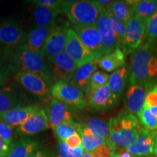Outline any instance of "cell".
Wrapping results in <instances>:
<instances>
[{
  "instance_id": "6da1fadb",
  "label": "cell",
  "mask_w": 157,
  "mask_h": 157,
  "mask_svg": "<svg viewBox=\"0 0 157 157\" xmlns=\"http://www.w3.org/2000/svg\"><path fill=\"white\" fill-rule=\"evenodd\" d=\"M129 82L148 90L157 85V48L154 43L146 41L132 53Z\"/></svg>"
},
{
  "instance_id": "7a4b0ae2",
  "label": "cell",
  "mask_w": 157,
  "mask_h": 157,
  "mask_svg": "<svg viewBox=\"0 0 157 157\" xmlns=\"http://www.w3.org/2000/svg\"><path fill=\"white\" fill-rule=\"evenodd\" d=\"M110 138L114 151L125 149L138 137L140 123L135 115L122 110L109 121Z\"/></svg>"
},
{
  "instance_id": "3957f363",
  "label": "cell",
  "mask_w": 157,
  "mask_h": 157,
  "mask_svg": "<svg viewBox=\"0 0 157 157\" xmlns=\"http://www.w3.org/2000/svg\"><path fill=\"white\" fill-rule=\"evenodd\" d=\"M6 52L8 54L10 61L14 66L15 72H31L52 80L50 64L45 61L44 57L41 52L29 50L24 44L11 52Z\"/></svg>"
},
{
  "instance_id": "277c9868",
  "label": "cell",
  "mask_w": 157,
  "mask_h": 157,
  "mask_svg": "<svg viewBox=\"0 0 157 157\" xmlns=\"http://www.w3.org/2000/svg\"><path fill=\"white\" fill-rule=\"evenodd\" d=\"M68 20L76 26H97L103 10L97 1H63L62 7Z\"/></svg>"
},
{
  "instance_id": "5b68a950",
  "label": "cell",
  "mask_w": 157,
  "mask_h": 157,
  "mask_svg": "<svg viewBox=\"0 0 157 157\" xmlns=\"http://www.w3.org/2000/svg\"><path fill=\"white\" fill-rule=\"evenodd\" d=\"M51 95L66 104L72 111H81L87 106V98L83 93L70 82H56L51 89Z\"/></svg>"
},
{
  "instance_id": "8992f818",
  "label": "cell",
  "mask_w": 157,
  "mask_h": 157,
  "mask_svg": "<svg viewBox=\"0 0 157 157\" xmlns=\"http://www.w3.org/2000/svg\"><path fill=\"white\" fill-rule=\"evenodd\" d=\"M13 79L22 86L27 92L39 98H48L51 94L52 80L40 74L27 71H17Z\"/></svg>"
},
{
  "instance_id": "52a82bcc",
  "label": "cell",
  "mask_w": 157,
  "mask_h": 157,
  "mask_svg": "<svg viewBox=\"0 0 157 157\" xmlns=\"http://www.w3.org/2000/svg\"><path fill=\"white\" fill-rule=\"evenodd\" d=\"M27 35L19 25L10 18H0V47L6 52L18 48L25 44Z\"/></svg>"
},
{
  "instance_id": "ba28073f",
  "label": "cell",
  "mask_w": 157,
  "mask_h": 157,
  "mask_svg": "<svg viewBox=\"0 0 157 157\" xmlns=\"http://www.w3.org/2000/svg\"><path fill=\"white\" fill-rule=\"evenodd\" d=\"M50 64L52 80L69 82L77 69L76 63L65 51L47 58Z\"/></svg>"
},
{
  "instance_id": "9c48e42d",
  "label": "cell",
  "mask_w": 157,
  "mask_h": 157,
  "mask_svg": "<svg viewBox=\"0 0 157 157\" xmlns=\"http://www.w3.org/2000/svg\"><path fill=\"white\" fill-rule=\"evenodd\" d=\"M146 38V23L134 15L127 24L126 36L122 48L125 55L135 52L143 44Z\"/></svg>"
},
{
  "instance_id": "30bf717a",
  "label": "cell",
  "mask_w": 157,
  "mask_h": 157,
  "mask_svg": "<svg viewBox=\"0 0 157 157\" xmlns=\"http://www.w3.org/2000/svg\"><path fill=\"white\" fill-rule=\"evenodd\" d=\"M73 29L82 44L93 55L95 60H99L104 56L101 36L97 26H76Z\"/></svg>"
},
{
  "instance_id": "8fae6325",
  "label": "cell",
  "mask_w": 157,
  "mask_h": 157,
  "mask_svg": "<svg viewBox=\"0 0 157 157\" xmlns=\"http://www.w3.org/2000/svg\"><path fill=\"white\" fill-rule=\"evenodd\" d=\"M110 4L111 3L103 5L100 4L102 7L103 12H102L97 23V29L99 31L100 36H101L104 56L111 53L117 49H120L117 37L113 32L112 25H111L106 13V9L109 7Z\"/></svg>"
},
{
  "instance_id": "7c38bea8",
  "label": "cell",
  "mask_w": 157,
  "mask_h": 157,
  "mask_svg": "<svg viewBox=\"0 0 157 157\" xmlns=\"http://www.w3.org/2000/svg\"><path fill=\"white\" fill-rule=\"evenodd\" d=\"M64 51L73 59L78 68L95 60L72 29H68L67 42Z\"/></svg>"
},
{
  "instance_id": "4fadbf2b",
  "label": "cell",
  "mask_w": 157,
  "mask_h": 157,
  "mask_svg": "<svg viewBox=\"0 0 157 157\" xmlns=\"http://www.w3.org/2000/svg\"><path fill=\"white\" fill-rule=\"evenodd\" d=\"M157 132L142 127L138 137L132 144L125 150L135 157H146L154 153Z\"/></svg>"
},
{
  "instance_id": "5bb4252c",
  "label": "cell",
  "mask_w": 157,
  "mask_h": 157,
  "mask_svg": "<svg viewBox=\"0 0 157 157\" xmlns=\"http://www.w3.org/2000/svg\"><path fill=\"white\" fill-rule=\"evenodd\" d=\"M26 101L24 92L16 84H10L0 87V113L25 106Z\"/></svg>"
},
{
  "instance_id": "9a60e30c",
  "label": "cell",
  "mask_w": 157,
  "mask_h": 157,
  "mask_svg": "<svg viewBox=\"0 0 157 157\" xmlns=\"http://www.w3.org/2000/svg\"><path fill=\"white\" fill-rule=\"evenodd\" d=\"M87 101L88 109L95 112H105L109 111L119 102L113 97L108 84L90 94Z\"/></svg>"
},
{
  "instance_id": "2e32d148",
  "label": "cell",
  "mask_w": 157,
  "mask_h": 157,
  "mask_svg": "<svg viewBox=\"0 0 157 157\" xmlns=\"http://www.w3.org/2000/svg\"><path fill=\"white\" fill-rule=\"evenodd\" d=\"M49 125L52 129L63 123L74 121L72 110L56 98H52L46 109Z\"/></svg>"
},
{
  "instance_id": "e0dca14e",
  "label": "cell",
  "mask_w": 157,
  "mask_h": 157,
  "mask_svg": "<svg viewBox=\"0 0 157 157\" xmlns=\"http://www.w3.org/2000/svg\"><path fill=\"white\" fill-rule=\"evenodd\" d=\"M148 92L142 86L129 85L124 98L125 110L134 115L138 114L144 107Z\"/></svg>"
},
{
  "instance_id": "ac0fdd59",
  "label": "cell",
  "mask_w": 157,
  "mask_h": 157,
  "mask_svg": "<svg viewBox=\"0 0 157 157\" xmlns=\"http://www.w3.org/2000/svg\"><path fill=\"white\" fill-rule=\"evenodd\" d=\"M68 29L63 26H56L42 50V54L44 58H50L63 52L67 42Z\"/></svg>"
},
{
  "instance_id": "d6986e66",
  "label": "cell",
  "mask_w": 157,
  "mask_h": 157,
  "mask_svg": "<svg viewBox=\"0 0 157 157\" xmlns=\"http://www.w3.org/2000/svg\"><path fill=\"white\" fill-rule=\"evenodd\" d=\"M49 127L50 125L46 111L40 108L23 124L17 127V132L22 135H31L43 132Z\"/></svg>"
},
{
  "instance_id": "ffe728a7",
  "label": "cell",
  "mask_w": 157,
  "mask_h": 157,
  "mask_svg": "<svg viewBox=\"0 0 157 157\" xmlns=\"http://www.w3.org/2000/svg\"><path fill=\"white\" fill-rule=\"evenodd\" d=\"M40 109L38 105H25L0 113V119L12 127H18Z\"/></svg>"
},
{
  "instance_id": "44dd1931",
  "label": "cell",
  "mask_w": 157,
  "mask_h": 157,
  "mask_svg": "<svg viewBox=\"0 0 157 157\" xmlns=\"http://www.w3.org/2000/svg\"><path fill=\"white\" fill-rule=\"evenodd\" d=\"M98 70L97 60L87 63L83 66L77 68L74 73L73 77L69 82L71 84L75 86L76 88L81 90L85 96L87 98L89 93V84L91 76Z\"/></svg>"
},
{
  "instance_id": "7402d4cb",
  "label": "cell",
  "mask_w": 157,
  "mask_h": 157,
  "mask_svg": "<svg viewBox=\"0 0 157 157\" xmlns=\"http://www.w3.org/2000/svg\"><path fill=\"white\" fill-rule=\"evenodd\" d=\"M129 74H130V68L127 65H124L109 75L108 85L113 97L118 101H119L124 90L126 88L127 80L129 78Z\"/></svg>"
},
{
  "instance_id": "603a6c76",
  "label": "cell",
  "mask_w": 157,
  "mask_h": 157,
  "mask_svg": "<svg viewBox=\"0 0 157 157\" xmlns=\"http://www.w3.org/2000/svg\"><path fill=\"white\" fill-rule=\"evenodd\" d=\"M32 17L37 28L56 27L59 13L44 6L34 4Z\"/></svg>"
},
{
  "instance_id": "cb8c5ba5",
  "label": "cell",
  "mask_w": 157,
  "mask_h": 157,
  "mask_svg": "<svg viewBox=\"0 0 157 157\" xmlns=\"http://www.w3.org/2000/svg\"><path fill=\"white\" fill-rule=\"evenodd\" d=\"M56 27L36 28L27 35L24 45L29 50L42 53L44 44Z\"/></svg>"
},
{
  "instance_id": "d4e9b609",
  "label": "cell",
  "mask_w": 157,
  "mask_h": 157,
  "mask_svg": "<svg viewBox=\"0 0 157 157\" xmlns=\"http://www.w3.org/2000/svg\"><path fill=\"white\" fill-rule=\"evenodd\" d=\"M39 143L30 138H21L13 140L9 146L5 157H31L39 150Z\"/></svg>"
},
{
  "instance_id": "484cf974",
  "label": "cell",
  "mask_w": 157,
  "mask_h": 157,
  "mask_svg": "<svg viewBox=\"0 0 157 157\" xmlns=\"http://www.w3.org/2000/svg\"><path fill=\"white\" fill-rule=\"evenodd\" d=\"M125 53L121 49L105 55L97 60L98 66L105 72H113L126 65Z\"/></svg>"
},
{
  "instance_id": "4316f807",
  "label": "cell",
  "mask_w": 157,
  "mask_h": 157,
  "mask_svg": "<svg viewBox=\"0 0 157 157\" xmlns=\"http://www.w3.org/2000/svg\"><path fill=\"white\" fill-rule=\"evenodd\" d=\"M109 9L114 16L127 25L135 15V12L130 1H113L110 4Z\"/></svg>"
},
{
  "instance_id": "83f0119b",
  "label": "cell",
  "mask_w": 157,
  "mask_h": 157,
  "mask_svg": "<svg viewBox=\"0 0 157 157\" xmlns=\"http://www.w3.org/2000/svg\"><path fill=\"white\" fill-rule=\"evenodd\" d=\"M83 124L89 128L94 134L103 138L106 144L109 145L113 151H114L110 138L109 123L99 118H90Z\"/></svg>"
},
{
  "instance_id": "f1b7e54d",
  "label": "cell",
  "mask_w": 157,
  "mask_h": 157,
  "mask_svg": "<svg viewBox=\"0 0 157 157\" xmlns=\"http://www.w3.org/2000/svg\"><path fill=\"white\" fill-rule=\"evenodd\" d=\"M130 2L134 9L135 15L145 23L157 13V1L155 0H136Z\"/></svg>"
},
{
  "instance_id": "f546056e",
  "label": "cell",
  "mask_w": 157,
  "mask_h": 157,
  "mask_svg": "<svg viewBox=\"0 0 157 157\" xmlns=\"http://www.w3.org/2000/svg\"><path fill=\"white\" fill-rule=\"evenodd\" d=\"M110 6V5H109ZM106 13L108 17L111 21V25H112L113 32H114L115 36L117 37V42L119 43V48L122 50L124 46V42L125 36H126V31H127V25L124 24L121 21L117 18L110 11L109 7L106 9Z\"/></svg>"
},
{
  "instance_id": "4dcf8cb0",
  "label": "cell",
  "mask_w": 157,
  "mask_h": 157,
  "mask_svg": "<svg viewBox=\"0 0 157 157\" xmlns=\"http://www.w3.org/2000/svg\"><path fill=\"white\" fill-rule=\"evenodd\" d=\"M12 73H15V68L10 61L8 54L3 50L0 54V87L8 81Z\"/></svg>"
},
{
  "instance_id": "1f68e13d",
  "label": "cell",
  "mask_w": 157,
  "mask_h": 157,
  "mask_svg": "<svg viewBox=\"0 0 157 157\" xmlns=\"http://www.w3.org/2000/svg\"><path fill=\"white\" fill-rule=\"evenodd\" d=\"M77 127L78 124L74 121L71 122L61 124L52 129L58 141L65 142L69 137L77 133Z\"/></svg>"
},
{
  "instance_id": "d6a6232c",
  "label": "cell",
  "mask_w": 157,
  "mask_h": 157,
  "mask_svg": "<svg viewBox=\"0 0 157 157\" xmlns=\"http://www.w3.org/2000/svg\"><path fill=\"white\" fill-rule=\"evenodd\" d=\"M137 119L145 128L150 130L157 129V118L151 112L148 108L144 105L142 111L137 115Z\"/></svg>"
},
{
  "instance_id": "836d02e7",
  "label": "cell",
  "mask_w": 157,
  "mask_h": 157,
  "mask_svg": "<svg viewBox=\"0 0 157 157\" xmlns=\"http://www.w3.org/2000/svg\"><path fill=\"white\" fill-rule=\"evenodd\" d=\"M109 78V75L105 72L102 71L97 70L91 76L89 84V93H93L95 90H97L105 84H108ZM87 95V97H88Z\"/></svg>"
},
{
  "instance_id": "e575fe53",
  "label": "cell",
  "mask_w": 157,
  "mask_h": 157,
  "mask_svg": "<svg viewBox=\"0 0 157 157\" xmlns=\"http://www.w3.org/2000/svg\"><path fill=\"white\" fill-rule=\"evenodd\" d=\"M82 138V146L85 152H92L98 146L106 144L105 141L94 133L87 135H80Z\"/></svg>"
},
{
  "instance_id": "d590c367",
  "label": "cell",
  "mask_w": 157,
  "mask_h": 157,
  "mask_svg": "<svg viewBox=\"0 0 157 157\" xmlns=\"http://www.w3.org/2000/svg\"><path fill=\"white\" fill-rule=\"evenodd\" d=\"M146 34L147 42L155 44L157 40V13L146 21Z\"/></svg>"
},
{
  "instance_id": "8d00e7d4",
  "label": "cell",
  "mask_w": 157,
  "mask_h": 157,
  "mask_svg": "<svg viewBox=\"0 0 157 157\" xmlns=\"http://www.w3.org/2000/svg\"><path fill=\"white\" fill-rule=\"evenodd\" d=\"M0 137L7 146L13 142V127L0 119Z\"/></svg>"
},
{
  "instance_id": "74e56055",
  "label": "cell",
  "mask_w": 157,
  "mask_h": 157,
  "mask_svg": "<svg viewBox=\"0 0 157 157\" xmlns=\"http://www.w3.org/2000/svg\"><path fill=\"white\" fill-rule=\"evenodd\" d=\"M32 2L44 6L48 8L53 10L58 13H63L62 7L63 1H61V0H36V1H33Z\"/></svg>"
},
{
  "instance_id": "f35d334b",
  "label": "cell",
  "mask_w": 157,
  "mask_h": 157,
  "mask_svg": "<svg viewBox=\"0 0 157 157\" xmlns=\"http://www.w3.org/2000/svg\"><path fill=\"white\" fill-rule=\"evenodd\" d=\"M113 151L109 145L103 144L96 148L93 151H92L93 157H111Z\"/></svg>"
},
{
  "instance_id": "ab89813d",
  "label": "cell",
  "mask_w": 157,
  "mask_h": 157,
  "mask_svg": "<svg viewBox=\"0 0 157 157\" xmlns=\"http://www.w3.org/2000/svg\"><path fill=\"white\" fill-rule=\"evenodd\" d=\"M145 105L148 109L157 106V85L148 90Z\"/></svg>"
},
{
  "instance_id": "60d3db41",
  "label": "cell",
  "mask_w": 157,
  "mask_h": 157,
  "mask_svg": "<svg viewBox=\"0 0 157 157\" xmlns=\"http://www.w3.org/2000/svg\"><path fill=\"white\" fill-rule=\"evenodd\" d=\"M58 157H72V149L70 148L63 141H58Z\"/></svg>"
},
{
  "instance_id": "b9f144b4",
  "label": "cell",
  "mask_w": 157,
  "mask_h": 157,
  "mask_svg": "<svg viewBox=\"0 0 157 157\" xmlns=\"http://www.w3.org/2000/svg\"><path fill=\"white\" fill-rule=\"evenodd\" d=\"M66 144L70 148H76L77 147L82 146V138L78 133H76L75 135L67 139L66 141Z\"/></svg>"
},
{
  "instance_id": "7bdbcfd3",
  "label": "cell",
  "mask_w": 157,
  "mask_h": 157,
  "mask_svg": "<svg viewBox=\"0 0 157 157\" xmlns=\"http://www.w3.org/2000/svg\"><path fill=\"white\" fill-rule=\"evenodd\" d=\"M8 149L9 146H7L5 141L0 137V157H5Z\"/></svg>"
},
{
  "instance_id": "ee69618b",
  "label": "cell",
  "mask_w": 157,
  "mask_h": 157,
  "mask_svg": "<svg viewBox=\"0 0 157 157\" xmlns=\"http://www.w3.org/2000/svg\"><path fill=\"white\" fill-rule=\"evenodd\" d=\"M72 149V157H84V151L83 147L82 146L77 147L76 148H71Z\"/></svg>"
},
{
  "instance_id": "f6af8a7d",
  "label": "cell",
  "mask_w": 157,
  "mask_h": 157,
  "mask_svg": "<svg viewBox=\"0 0 157 157\" xmlns=\"http://www.w3.org/2000/svg\"><path fill=\"white\" fill-rule=\"evenodd\" d=\"M31 157H52L50 154H48L47 152H45L44 151L42 150H37L36 152H34V154L31 155Z\"/></svg>"
},
{
  "instance_id": "bcb514c9",
  "label": "cell",
  "mask_w": 157,
  "mask_h": 157,
  "mask_svg": "<svg viewBox=\"0 0 157 157\" xmlns=\"http://www.w3.org/2000/svg\"><path fill=\"white\" fill-rule=\"evenodd\" d=\"M116 151L118 153L119 157H135L132 154H131L130 153L127 151L125 149H117Z\"/></svg>"
},
{
  "instance_id": "7dc6e473",
  "label": "cell",
  "mask_w": 157,
  "mask_h": 157,
  "mask_svg": "<svg viewBox=\"0 0 157 157\" xmlns=\"http://www.w3.org/2000/svg\"><path fill=\"white\" fill-rule=\"evenodd\" d=\"M155 156L157 157V135H156V141H155V146H154V153Z\"/></svg>"
},
{
  "instance_id": "c3c4849f",
  "label": "cell",
  "mask_w": 157,
  "mask_h": 157,
  "mask_svg": "<svg viewBox=\"0 0 157 157\" xmlns=\"http://www.w3.org/2000/svg\"><path fill=\"white\" fill-rule=\"evenodd\" d=\"M84 157H93L91 152H85L84 153Z\"/></svg>"
},
{
  "instance_id": "681fc988",
  "label": "cell",
  "mask_w": 157,
  "mask_h": 157,
  "mask_svg": "<svg viewBox=\"0 0 157 157\" xmlns=\"http://www.w3.org/2000/svg\"><path fill=\"white\" fill-rule=\"evenodd\" d=\"M111 157H119V155H118V153L116 151H113Z\"/></svg>"
},
{
  "instance_id": "f907efd6",
  "label": "cell",
  "mask_w": 157,
  "mask_h": 157,
  "mask_svg": "<svg viewBox=\"0 0 157 157\" xmlns=\"http://www.w3.org/2000/svg\"><path fill=\"white\" fill-rule=\"evenodd\" d=\"M2 51H3V50H0V54H1L2 52Z\"/></svg>"
}]
</instances>
